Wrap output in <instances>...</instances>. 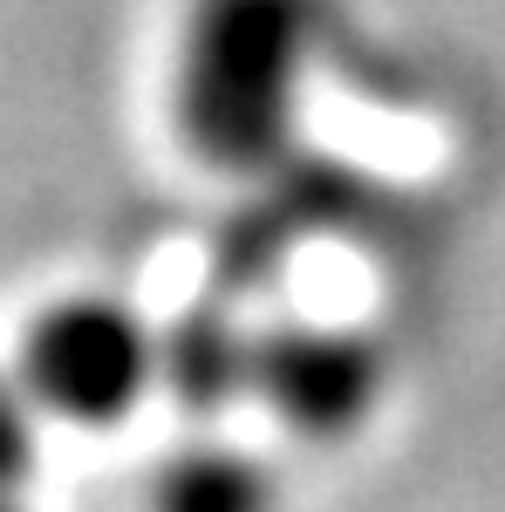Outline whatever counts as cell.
Returning a JSON list of instances; mask_svg holds the SVG:
<instances>
[{
    "mask_svg": "<svg viewBox=\"0 0 505 512\" xmlns=\"http://www.w3.org/2000/svg\"><path fill=\"white\" fill-rule=\"evenodd\" d=\"M314 0H192L178 41V123L205 164H267L301 103Z\"/></svg>",
    "mask_w": 505,
    "mask_h": 512,
    "instance_id": "obj_1",
    "label": "cell"
},
{
    "mask_svg": "<svg viewBox=\"0 0 505 512\" xmlns=\"http://www.w3.org/2000/svg\"><path fill=\"white\" fill-rule=\"evenodd\" d=\"M21 383L62 424H123L157 383V342L123 301L76 294L35 315L21 342Z\"/></svg>",
    "mask_w": 505,
    "mask_h": 512,
    "instance_id": "obj_2",
    "label": "cell"
},
{
    "mask_svg": "<svg viewBox=\"0 0 505 512\" xmlns=\"http://www.w3.org/2000/svg\"><path fill=\"white\" fill-rule=\"evenodd\" d=\"M253 390L294 431L335 437L376 396V349H362L355 335H328V328H287V335L253 342Z\"/></svg>",
    "mask_w": 505,
    "mask_h": 512,
    "instance_id": "obj_3",
    "label": "cell"
},
{
    "mask_svg": "<svg viewBox=\"0 0 505 512\" xmlns=\"http://www.w3.org/2000/svg\"><path fill=\"white\" fill-rule=\"evenodd\" d=\"M157 376L185 410H226L239 390H253V342H239L226 321L192 315L157 342Z\"/></svg>",
    "mask_w": 505,
    "mask_h": 512,
    "instance_id": "obj_4",
    "label": "cell"
},
{
    "mask_svg": "<svg viewBox=\"0 0 505 512\" xmlns=\"http://www.w3.org/2000/svg\"><path fill=\"white\" fill-rule=\"evenodd\" d=\"M151 512H273V478L233 444H192L157 472Z\"/></svg>",
    "mask_w": 505,
    "mask_h": 512,
    "instance_id": "obj_5",
    "label": "cell"
},
{
    "mask_svg": "<svg viewBox=\"0 0 505 512\" xmlns=\"http://www.w3.org/2000/svg\"><path fill=\"white\" fill-rule=\"evenodd\" d=\"M35 417L41 403L28 396V383L0 376V499H14V485L35 472Z\"/></svg>",
    "mask_w": 505,
    "mask_h": 512,
    "instance_id": "obj_6",
    "label": "cell"
},
{
    "mask_svg": "<svg viewBox=\"0 0 505 512\" xmlns=\"http://www.w3.org/2000/svg\"><path fill=\"white\" fill-rule=\"evenodd\" d=\"M0 512H14V499H0Z\"/></svg>",
    "mask_w": 505,
    "mask_h": 512,
    "instance_id": "obj_7",
    "label": "cell"
}]
</instances>
